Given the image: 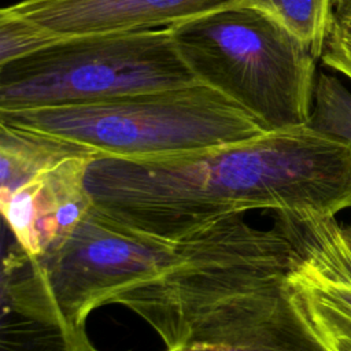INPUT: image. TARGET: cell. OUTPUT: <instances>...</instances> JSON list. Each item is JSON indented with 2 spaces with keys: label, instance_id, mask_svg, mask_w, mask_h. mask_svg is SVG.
Masks as SVG:
<instances>
[{
  "label": "cell",
  "instance_id": "cell-7",
  "mask_svg": "<svg viewBox=\"0 0 351 351\" xmlns=\"http://www.w3.org/2000/svg\"><path fill=\"white\" fill-rule=\"evenodd\" d=\"M244 0H21L10 11L58 37L171 27Z\"/></svg>",
  "mask_w": 351,
  "mask_h": 351
},
{
  "label": "cell",
  "instance_id": "cell-1",
  "mask_svg": "<svg viewBox=\"0 0 351 351\" xmlns=\"http://www.w3.org/2000/svg\"><path fill=\"white\" fill-rule=\"evenodd\" d=\"M85 184L103 214L176 243L255 208L335 217L351 207V141L304 125L181 155H97Z\"/></svg>",
  "mask_w": 351,
  "mask_h": 351
},
{
  "label": "cell",
  "instance_id": "cell-6",
  "mask_svg": "<svg viewBox=\"0 0 351 351\" xmlns=\"http://www.w3.org/2000/svg\"><path fill=\"white\" fill-rule=\"evenodd\" d=\"M95 156L92 151L67 156L0 197L4 221L26 254L49 251L88 214L93 203L85 177Z\"/></svg>",
  "mask_w": 351,
  "mask_h": 351
},
{
  "label": "cell",
  "instance_id": "cell-5",
  "mask_svg": "<svg viewBox=\"0 0 351 351\" xmlns=\"http://www.w3.org/2000/svg\"><path fill=\"white\" fill-rule=\"evenodd\" d=\"M196 82L169 27L66 36L0 64V111L86 104Z\"/></svg>",
  "mask_w": 351,
  "mask_h": 351
},
{
  "label": "cell",
  "instance_id": "cell-15",
  "mask_svg": "<svg viewBox=\"0 0 351 351\" xmlns=\"http://www.w3.org/2000/svg\"><path fill=\"white\" fill-rule=\"evenodd\" d=\"M59 37L4 7L0 11V64L30 55Z\"/></svg>",
  "mask_w": 351,
  "mask_h": 351
},
{
  "label": "cell",
  "instance_id": "cell-11",
  "mask_svg": "<svg viewBox=\"0 0 351 351\" xmlns=\"http://www.w3.org/2000/svg\"><path fill=\"white\" fill-rule=\"evenodd\" d=\"M278 22L319 59L333 23L335 0H244Z\"/></svg>",
  "mask_w": 351,
  "mask_h": 351
},
{
  "label": "cell",
  "instance_id": "cell-9",
  "mask_svg": "<svg viewBox=\"0 0 351 351\" xmlns=\"http://www.w3.org/2000/svg\"><path fill=\"white\" fill-rule=\"evenodd\" d=\"M85 151L92 149L45 132L0 122V197L41 170Z\"/></svg>",
  "mask_w": 351,
  "mask_h": 351
},
{
  "label": "cell",
  "instance_id": "cell-19",
  "mask_svg": "<svg viewBox=\"0 0 351 351\" xmlns=\"http://www.w3.org/2000/svg\"><path fill=\"white\" fill-rule=\"evenodd\" d=\"M90 351H99V350H96V348H93V350H90Z\"/></svg>",
  "mask_w": 351,
  "mask_h": 351
},
{
  "label": "cell",
  "instance_id": "cell-8",
  "mask_svg": "<svg viewBox=\"0 0 351 351\" xmlns=\"http://www.w3.org/2000/svg\"><path fill=\"white\" fill-rule=\"evenodd\" d=\"M285 225L302 280L351 318V252L335 217L274 211Z\"/></svg>",
  "mask_w": 351,
  "mask_h": 351
},
{
  "label": "cell",
  "instance_id": "cell-4",
  "mask_svg": "<svg viewBox=\"0 0 351 351\" xmlns=\"http://www.w3.org/2000/svg\"><path fill=\"white\" fill-rule=\"evenodd\" d=\"M169 29L193 77L267 132L308 123L318 58L273 18L237 4Z\"/></svg>",
  "mask_w": 351,
  "mask_h": 351
},
{
  "label": "cell",
  "instance_id": "cell-16",
  "mask_svg": "<svg viewBox=\"0 0 351 351\" xmlns=\"http://www.w3.org/2000/svg\"><path fill=\"white\" fill-rule=\"evenodd\" d=\"M319 59L326 67L351 80V33L343 30L335 19Z\"/></svg>",
  "mask_w": 351,
  "mask_h": 351
},
{
  "label": "cell",
  "instance_id": "cell-3",
  "mask_svg": "<svg viewBox=\"0 0 351 351\" xmlns=\"http://www.w3.org/2000/svg\"><path fill=\"white\" fill-rule=\"evenodd\" d=\"M0 122L128 159L197 152L267 132L236 101L200 82L86 104L0 111Z\"/></svg>",
  "mask_w": 351,
  "mask_h": 351
},
{
  "label": "cell",
  "instance_id": "cell-14",
  "mask_svg": "<svg viewBox=\"0 0 351 351\" xmlns=\"http://www.w3.org/2000/svg\"><path fill=\"white\" fill-rule=\"evenodd\" d=\"M307 125L351 141V93L337 77L322 71L317 74Z\"/></svg>",
  "mask_w": 351,
  "mask_h": 351
},
{
  "label": "cell",
  "instance_id": "cell-13",
  "mask_svg": "<svg viewBox=\"0 0 351 351\" xmlns=\"http://www.w3.org/2000/svg\"><path fill=\"white\" fill-rule=\"evenodd\" d=\"M1 351H78L62 328L3 308Z\"/></svg>",
  "mask_w": 351,
  "mask_h": 351
},
{
  "label": "cell",
  "instance_id": "cell-17",
  "mask_svg": "<svg viewBox=\"0 0 351 351\" xmlns=\"http://www.w3.org/2000/svg\"><path fill=\"white\" fill-rule=\"evenodd\" d=\"M335 22L347 33H351V0H335Z\"/></svg>",
  "mask_w": 351,
  "mask_h": 351
},
{
  "label": "cell",
  "instance_id": "cell-12",
  "mask_svg": "<svg viewBox=\"0 0 351 351\" xmlns=\"http://www.w3.org/2000/svg\"><path fill=\"white\" fill-rule=\"evenodd\" d=\"M289 280L300 314L324 347L328 351H351V318L340 313L302 280L295 266V256Z\"/></svg>",
  "mask_w": 351,
  "mask_h": 351
},
{
  "label": "cell",
  "instance_id": "cell-18",
  "mask_svg": "<svg viewBox=\"0 0 351 351\" xmlns=\"http://www.w3.org/2000/svg\"><path fill=\"white\" fill-rule=\"evenodd\" d=\"M341 234H343V239H344V241H346V244H347V247L351 252V222L346 226H341Z\"/></svg>",
  "mask_w": 351,
  "mask_h": 351
},
{
  "label": "cell",
  "instance_id": "cell-10",
  "mask_svg": "<svg viewBox=\"0 0 351 351\" xmlns=\"http://www.w3.org/2000/svg\"><path fill=\"white\" fill-rule=\"evenodd\" d=\"M169 351H328L313 333L295 299L267 318L228 335L225 343H185Z\"/></svg>",
  "mask_w": 351,
  "mask_h": 351
},
{
  "label": "cell",
  "instance_id": "cell-2",
  "mask_svg": "<svg viewBox=\"0 0 351 351\" xmlns=\"http://www.w3.org/2000/svg\"><path fill=\"white\" fill-rule=\"evenodd\" d=\"M178 243L130 229L93 204L58 245L30 256L14 240L3 259L1 303L62 328L78 351H90L85 325L96 307L169 271Z\"/></svg>",
  "mask_w": 351,
  "mask_h": 351
}]
</instances>
